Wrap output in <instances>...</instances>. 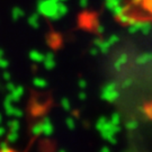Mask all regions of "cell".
Returning a JSON list of instances; mask_svg holds the SVG:
<instances>
[{
	"instance_id": "6da1fadb",
	"label": "cell",
	"mask_w": 152,
	"mask_h": 152,
	"mask_svg": "<svg viewBox=\"0 0 152 152\" xmlns=\"http://www.w3.org/2000/svg\"><path fill=\"white\" fill-rule=\"evenodd\" d=\"M100 96H102V98H103L104 100H106V102H109V103L115 102V100L118 98V96H120V94H118L117 89H116V83H114V82L107 83V85L103 88Z\"/></svg>"
},
{
	"instance_id": "7a4b0ae2",
	"label": "cell",
	"mask_w": 152,
	"mask_h": 152,
	"mask_svg": "<svg viewBox=\"0 0 152 152\" xmlns=\"http://www.w3.org/2000/svg\"><path fill=\"white\" fill-rule=\"evenodd\" d=\"M56 10H58V7L56 5H53L52 2H41V5H39V11L44 16L51 17L52 19H53Z\"/></svg>"
},
{
	"instance_id": "3957f363",
	"label": "cell",
	"mask_w": 152,
	"mask_h": 152,
	"mask_svg": "<svg viewBox=\"0 0 152 152\" xmlns=\"http://www.w3.org/2000/svg\"><path fill=\"white\" fill-rule=\"evenodd\" d=\"M41 123H42V131H43L42 134L46 136L52 135L53 132H54V127H53V124H52V122L49 117H44V120Z\"/></svg>"
},
{
	"instance_id": "277c9868",
	"label": "cell",
	"mask_w": 152,
	"mask_h": 152,
	"mask_svg": "<svg viewBox=\"0 0 152 152\" xmlns=\"http://www.w3.org/2000/svg\"><path fill=\"white\" fill-rule=\"evenodd\" d=\"M43 64L45 69H48V70H52L55 66V58L52 52H48L46 54H44Z\"/></svg>"
},
{
	"instance_id": "5b68a950",
	"label": "cell",
	"mask_w": 152,
	"mask_h": 152,
	"mask_svg": "<svg viewBox=\"0 0 152 152\" xmlns=\"http://www.w3.org/2000/svg\"><path fill=\"white\" fill-rule=\"evenodd\" d=\"M9 95H10L12 102H19L23 96H24V88L22 86H17L12 91H10Z\"/></svg>"
},
{
	"instance_id": "8992f818",
	"label": "cell",
	"mask_w": 152,
	"mask_h": 152,
	"mask_svg": "<svg viewBox=\"0 0 152 152\" xmlns=\"http://www.w3.org/2000/svg\"><path fill=\"white\" fill-rule=\"evenodd\" d=\"M48 43L49 45H51L52 48H58L61 43V37L59 34L56 33H52L48 36Z\"/></svg>"
},
{
	"instance_id": "52a82bcc",
	"label": "cell",
	"mask_w": 152,
	"mask_h": 152,
	"mask_svg": "<svg viewBox=\"0 0 152 152\" xmlns=\"http://www.w3.org/2000/svg\"><path fill=\"white\" fill-rule=\"evenodd\" d=\"M29 59H31L33 62H35V63H39V62H43L44 54H42L37 50H32V51L29 52Z\"/></svg>"
},
{
	"instance_id": "ba28073f",
	"label": "cell",
	"mask_w": 152,
	"mask_h": 152,
	"mask_svg": "<svg viewBox=\"0 0 152 152\" xmlns=\"http://www.w3.org/2000/svg\"><path fill=\"white\" fill-rule=\"evenodd\" d=\"M127 59H129V55L126 54V53L121 54L120 56H118V59L116 60V62H115L114 68L116 69V70H121V66L127 62Z\"/></svg>"
},
{
	"instance_id": "9c48e42d",
	"label": "cell",
	"mask_w": 152,
	"mask_h": 152,
	"mask_svg": "<svg viewBox=\"0 0 152 152\" xmlns=\"http://www.w3.org/2000/svg\"><path fill=\"white\" fill-rule=\"evenodd\" d=\"M33 85H34V87L38 88V89H43V88L48 87V81L43 78L36 77V78L33 79Z\"/></svg>"
},
{
	"instance_id": "30bf717a",
	"label": "cell",
	"mask_w": 152,
	"mask_h": 152,
	"mask_svg": "<svg viewBox=\"0 0 152 152\" xmlns=\"http://www.w3.org/2000/svg\"><path fill=\"white\" fill-rule=\"evenodd\" d=\"M150 60H152L151 53H143V54L139 55V58L136 59V62H137L139 64H144V63L149 62Z\"/></svg>"
},
{
	"instance_id": "8fae6325",
	"label": "cell",
	"mask_w": 152,
	"mask_h": 152,
	"mask_svg": "<svg viewBox=\"0 0 152 152\" xmlns=\"http://www.w3.org/2000/svg\"><path fill=\"white\" fill-rule=\"evenodd\" d=\"M18 137H19V134H18L17 131H10L7 134V142L8 143H15L18 140Z\"/></svg>"
},
{
	"instance_id": "7c38bea8",
	"label": "cell",
	"mask_w": 152,
	"mask_h": 152,
	"mask_svg": "<svg viewBox=\"0 0 152 152\" xmlns=\"http://www.w3.org/2000/svg\"><path fill=\"white\" fill-rule=\"evenodd\" d=\"M110 46H112V45L108 43V41H103L102 44L98 46V49H99V52H102V53H104V54H106V53L109 51V49H110Z\"/></svg>"
},
{
	"instance_id": "4fadbf2b",
	"label": "cell",
	"mask_w": 152,
	"mask_h": 152,
	"mask_svg": "<svg viewBox=\"0 0 152 152\" xmlns=\"http://www.w3.org/2000/svg\"><path fill=\"white\" fill-rule=\"evenodd\" d=\"M44 110L43 105H39V104H34L32 106V113L33 115H41Z\"/></svg>"
},
{
	"instance_id": "5bb4252c",
	"label": "cell",
	"mask_w": 152,
	"mask_h": 152,
	"mask_svg": "<svg viewBox=\"0 0 152 152\" xmlns=\"http://www.w3.org/2000/svg\"><path fill=\"white\" fill-rule=\"evenodd\" d=\"M42 123H35L32 126V133L34 135H41L42 134Z\"/></svg>"
},
{
	"instance_id": "9a60e30c",
	"label": "cell",
	"mask_w": 152,
	"mask_h": 152,
	"mask_svg": "<svg viewBox=\"0 0 152 152\" xmlns=\"http://www.w3.org/2000/svg\"><path fill=\"white\" fill-rule=\"evenodd\" d=\"M8 127L10 129V131H19V129H20V124H19V122L17 120H12V121H9L8 122Z\"/></svg>"
},
{
	"instance_id": "2e32d148",
	"label": "cell",
	"mask_w": 152,
	"mask_h": 152,
	"mask_svg": "<svg viewBox=\"0 0 152 152\" xmlns=\"http://www.w3.org/2000/svg\"><path fill=\"white\" fill-rule=\"evenodd\" d=\"M28 24L34 28H37L39 26V24H38V18L36 15H33V16L29 17V19H28Z\"/></svg>"
},
{
	"instance_id": "e0dca14e",
	"label": "cell",
	"mask_w": 152,
	"mask_h": 152,
	"mask_svg": "<svg viewBox=\"0 0 152 152\" xmlns=\"http://www.w3.org/2000/svg\"><path fill=\"white\" fill-rule=\"evenodd\" d=\"M137 126H139V124H137V122H136L135 120H131V121H129V122H126V124H125V127L130 131L136 130Z\"/></svg>"
},
{
	"instance_id": "ac0fdd59",
	"label": "cell",
	"mask_w": 152,
	"mask_h": 152,
	"mask_svg": "<svg viewBox=\"0 0 152 152\" xmlns=\"http://www.w3.org/2000/svg\"><path fill=\"white\" fill-rule=\"evenodd\" d=\"M61 106H62V108L64 109V110H70L71 109L70 100L68 98H62L61 99Z\"/></svg>"
},
{
	"instance_id": "d6986e66",
	"label": "cell",
	"mask_w": 152,
	"mask_h": 152,
	"mask_svg": "<svg viewBox=\"0 0 152 152\" xmlns=\"http://www.w3.org/2000/svg\"><path fill=\"white\" fill-rule=\"evenodd\" d=\"M150 28H151V25H150V23L149 22H142V25H141V31L143 34H149V31H150Z\"/></svg>"
},
{
	"instance_id": "ffe728a7",
	"label": "cell",
	"mask_w": 152,
	"mask_h": 152,
	"mask_svg": "<svg viewBox=\"0 0 152 152\" xmlns=\"http://www.w3.org/2000/svg\"><path fill=\"white\" fill-rule=\"evenodd\" d=\"M65 125L68 126L69 130H75L76 129V122H75V120L72 117H68L65 120Z\"/></svg>"
},
{
	"instance_id": "44dd1931",
	"label": "cell",
	"mask_w": 152,
	"mask_h": 152,
	"mask_svg": "<svg viewBox=\"0 0 152 152\" xmlns=\"http://www.w3.org/2000/svg\"><path fill=\"white\" fill-rule=\"evenodd\" d=\"M110 122L115 125H120L121 123V116L118 113H114L112 114V117H110Z\"/></svg>"
},
{
	"instance_id": "7402d4cb",
	"label": "cell",
	"mask_w": 152,
	"mask_h": 152,
	"mask_svg": "<svg viewBox=\"0 0 152 152\" xmlns=\"http://www.w3.org/2000/svg\"><path fill=\"white\" fill-rule=\"evenodd\" d=\"M107 41H108V43L110 44V45H114V44H116L118 41H120V37H118L117 35L113 34V35H110V37H109Z\"/></svg>"
},
{
	"instance_id": "603a6c76",
	"label": "cell",
	"mask_w": 152,
	"mask_h": 152,
	"mask_svg": "<svg viewBox=\"0 0 152 152\" xmlns=\"http://www.w3.org/2000/svg\"><path fill=\"white\" fill-rule=\"evenodd\" d=\"M11 116H15V117H22L23 116V110L17 107H14V110H12V115Z\"/></svg>"
},
{
	"instance_id": "cb8c5ba5",
	"label": "cell",
	"mask_w": 152,
	"mask_h": 152,
	"mask_svg": "<svg viewBox=\"0 0 152 152\" xmlns=\"http://www.w3.org/2000/svg\"><path fill=\"white\" fill-rule=\"evenodd\" d=\"M9 65L8 60H6L4 58H0V69H7Z\"/></svg>"
},
{
	"instance_id": "d4e9b609",
	"label": "cell",
	"mask_w": 152,
	"mask_h": 152,
	"mask_svg": "<svg viewBox=\"0 0 152 152\" xmlns=\"http://www.w3.org/2000/svg\"><path fill=\"white\" fill-rule=\"evenodd\" d=\"M78 85H79L80 89H86V87H87V81L85 79H80L79 82H78Z\"/></svg>"
},
{
	"instance_id": "484cf974",
	"label": "cell",
	"mask_w": 152,
	"mask_h": 152,
	"mask_svg": "<svg viewBox=\"0 0 152 152\" xmlns=\"http://www.w3.org/2000/svg\"><path fill=\"white\" fill-rule=\"evenodd\" d=\"M14 19H18L19 17H22V15H23V12L20 10H18V9H15L14 10Z\"/></svg>"
},
{
	"instance_id": "4316f807",
	"label": "cell",
	"mask_w": 152,
	"mask_h": 152,
	"mask_svg": "<svg viewBox=\"0 0 152 152\" xmlns=\"http://www.w3.org/2000/svg\"><path fill=\"white\" fill-rule=\"evenodd\" d=\"M2 78L5 79L6 81H10V78H11V75L8 72V71H5L4 72V75H2Z\"/></svg>"
},
{
	"instance_id": "83f0119b",
	"label": "cell",
	"mask_w": 152,
	"mask_h": 152,
	"mask_svg": "<svg viewBox=\"0 0 152 152\" xmlns=\"http://www.w3.org/2000/svg\"><path fill=\"white\" fill-rule=\"evenodd\" d=\"M7 148H9L8 145V142L7 141H1L0 142V150H5Z\"/></svg>"
},
{
	"instance_id": "f1b7e54d",
	"label": "cell",
	"mask_w": 152,
	"mask_h": 152,
	"mask_svg": "<svg viewBox=\"0 0 152 152\" xmlns=\"http://www.w3.org/2000/svg\"><path fill=\"white\" fill-rule=\"evenodd\" d=\"M15 87H16V86H15V85H14L12 82H9V81H8V83H7V86H6V88H7V90H9V91H12V90L15 89Z\"/></svg>"
},
{
	"instance_id": "f546056e",
	"label": "cell",
	"mask_w": 152,
	"mask_h": 152,
	"mask_svg": "<svg viewBox=\"0 0 152 152\" xmlns=\"http://www.w3.org/2000/svg\"><path fill=\"white\" fill-rule=\"evenodd\" d=\"M99 53V49H98L97 46H94L91 50H90V54L91 55H97Z\"/></svg>"
},
{
	"instance_id": "4dcf8cb0",
	"label": "cell",
	"mask_w": 152,
	"mask_h": 152,
	"mask_svg": "<svg viewBox=\"0 0 152 152\" xmlns=\"http://www.w3.org/2000/svg\"><path fill=\"white\" fill-rule=\"evenodd\" d=\"M105 32V27H104L103 25H98L97 26V33L98 34H103Z\"/></svg>"
},
{
	"instance_id": "1f68e13d",
	"label": "cell",
	"mask_w": 152,
	"mask_h": 152,
	"mask_svg": "<svg viewBox=\"0 0 152 152\" xmlns=\"http://www.w3.org/2000/svg\"><path fill=\"white\" fill-rule=\"evenodd\" d=\"M131 83H132V80H131V79H127V80H125V81L123 82V88H127L131 85Z\"/></svg>"
},
{
	"instance_id": "d6a6232c",
	"label": "cell",
	"mask_w": 152,
	"mask_h": 152,
	"mask_svg": "<svg viewBox=\"0 0 152 152\" xmlns=\"http://www.w3.org/2000/svg\"><path fill=\"white\" fill-rule=\"evenodd\" d=\"M87 98V95L85 94V92H80L79 94V99H81V100H85Z\"/></svg>"
},
{
	"instance_id": "836d02e7",
	"label": "cell",
	"mask_w": 152,
	"mask_h": 152,
	"mask_svg": "<svg viewBox=\"0 0 152 152\" xmlns=\"http://www.w3.org/2000/svg\"><path fill=\"white\" fill-rule=\"evenodd\" d=\"M5 133H6V130L4 129V127L0 126V137H1L2 135H5Z\"/></svg>"
},
{
	"instance_id": "e575fe53",
	"label": "cell",
	"mask_w": 152,
	"mask_h": 152,
	"mask_svg": "<svg viewBox=\"0 0 152 152\" xmlns=\"http://www.w3.org/2000/svg\"><path fill=\"white\" fill-rule=\"evenodd\" d=\"M0 152H12V150H11L10 148H7L5 150H0Z\"/></svg>"
},
{
	"instance_id": "d590c367",
	"label": "cell",
	"mask_w": 152,
	"mask_h": 152,
	"mask_svg": "<svg viewBox=\"0 0 152 152\" xmlns=\"http://www.w3.org/2000/svg\"><path fill=\"white\" fill-rule=\"evenodd\" d=\"M100 152H110V151H109V149H108V148H106V147H105V148H103V149L100 150Z\"/></svg>"
},
{
	"instance_id": "8d00e7d4",
	"label": "cell",
	"mask_w": 152,
	"mask_h": 152,
	"mask_svg": "<svg viewBox=\"0 0 152 152\" xmlns=\"http://www.w3.org/2000/svg\"><path fill=\"white\" fill-rule=\"evenodd\" d=\"M4 54H5V52H4V50L0 49V58H4Z\"/></svg>"
},
{
	"instance_id": "74e56055",
	"label": "cell",
	"mask_w": 152,
	"mask_h": 152,
	"mask_svg": "<svg viewBox=\"0 0 152 152\" xmlns=\"http://www.w3.org/2000/svg\"><path fill=\"white\" fill-rule=\"evenodd\" d=\"M142 0H133V2H135V4H137V2H141Z\"/></svg>"
},
{
	"instance_id": "f35d334b",
	"label": "cell",
	"mask_w": 152,
	"mask_h": 152,
	"mask_svg": "<svg viewBox=\"0 0 152 152\" xmlns=\"http://www.w3.org/2000/svg\"><path fill=\"white\" fill-rule=\"evenodd\" d=\"M59 152H66V151H65L64 149H61V150H59Z\"/></svg>"
},
{
	"instance_id": "ab89813d",
	"label": "cell",
	"mask_w": 152,
	"mask_h": 152,
	"mask_svg": "<svg viewBox=\"0 0 152 152\" xmlns=\"http://www.w3.org/2000/svg\"><path fill=\"white\" fill-rule=\"evenodd\" d=\"M1 121H2V116H1V114H0V123H1Z\"/></svg>"
}]
</instances>
